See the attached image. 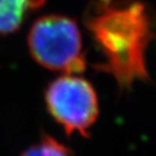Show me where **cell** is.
I'll return each mask as SVG.
<instances>
[{
  "instance_id": "obj_4",
  "label": "cell",
  "mask_w": 156,
  "mask_h": 156,
  "mask_svg": "<svg viewBox=\"0 0 156 156\" xmlns=\"http://www.w3.org/2000/svg\"><path fill=\"white\" fill-rule=\"evenodd\" d=\"M45 0H0V36L20 29L29 11L39 7Z\"/></svg>"
},
{
  "instance_id": "obj_3",
  "label": "cell",
  "mask_w": 156,
  "mask_h": 156,
  "mask_svg": "<svg viewBox=\"0 0 156 156\" xmlns=\"http://www.w3.org/2000/svg\"><path fill=\"white\" fill-rule=\"evenodd\" d=\"M51 116L68 135L86 136L98 117V101L92 85L84 78L68 74L50 83L45 94Z\"/></svg>"
},
{
  "instance_id": "obj_1",
  "label": "cell",
  "mask_w": 156,
  "mask_h": 156,
  "mask_svg": "<svg viewBox=\"0 0 156 156\" xmlns=\"http://www.w3.org/2000/svg\"><path fill=\"white\" fill-rule=\"evenodd\" d=\"M85 24L104 61L95 69L114 76L121 88L148 78L146 51L153 37L147 5L138 0H96Z\"/></svg>"
},
{
  "instance_id": "obj_5",
  "label": "cell",
  "mask_w": 156,
  "mask_h": 156,
  "mask_svg": "<svg viewBox=\"0 0 156 156\" xmlns=\"http://www.w3.org/2000/svg\"><path fill=\"white\" fill-rule=\"evenodd\" d=\"M20 156H72V153L53 137L43 134L40 141L24 150Z\"/></svg>"
},
{
  "instance_id": "obj_2",
  "label": "cell",
  "mask_w": 156,
  "mask_h": 156,
  "mask_svg": "<svg viewBox=\"0 0 156 156\" xmlns=\"http://www.w3.org/2000/svg\"><path fill=\"white\" fill-rule=\"evenodd\" d=\"M27 44L33 58L47 69L68 74L85 69L81 33L69 17L49 14L39 18L30 27Z\"/></svg>"
}]
</instances>
